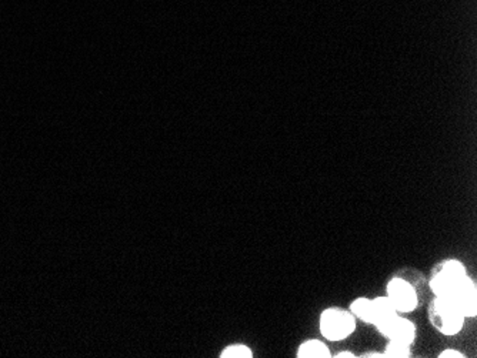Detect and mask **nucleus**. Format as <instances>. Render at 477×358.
Here are the masks:
<instances>
[{"instance_id":"6e6552de","label":"nucleus","mask_w":477,"mask_h":358,"mask_svg":"<svg viewBox=\"0 0 477 358\" xmlns=\"http://www.w3.org/2000/svg\"><path fill=\"white\" fill-rule=\"evenodd\" d=\"M297 357L299 358H329L332 355L326 344H323L319 339H309V341H304L299 347Z\"/></svg>"},{"instance_id":"f03ea898","label":"nucleus","mask_w":477,"mask_h":358,"mask_svg":"<svg viewBox=\"0 0 477 358\" xmlns=\"http://www.w3.org/2000/svg\"><path fill=\"white\" fill-rule=\"evenodd\" d=\"M356 328L354 315L342 308H327L320 317V331L332 341H339L349 337Z\"/></svg>"},{"instance_id":"9d476101","label":"nucleus","mask_w":477,"mask_h":358,"mask_svg":"<svg viewBox=\"0 0 477 358\" xmlns=\"http://www.w3.org/2000/svg\"><path fill=\"white\" fill-rule=\"evenodd\" d=\"M222 358H252L253 352L249 347L243 344H235L227 348H225L220 354Z\"/></svg>"},{"instance_id":"20e7f679","label":"nucleus","mask_w":477,"mask_h":358,"mask_svg":"<svg viewBox=\"0 0 477 358\" xmlns=\"http://www.w3.org/2000/svg\"><path fill=\"white\" fill-rule=\"evenodd\" d=\"M387 298L397 311L409 312L417 307V294L404 278L396 277L387 284Z\"/></svg>"},{"instance_id":"9b49d317","label":"nucleus","mask_w":477,"mask_h":358,"mask_svg":"<svg viewBox=\"0 0 477 358\" xmlns=\"http://www.w3.org/2000/svg\"><path fill=\"white\" fill-rule=\"evenodd\" d=\"M384 355L390 357V358H407V357H410V345L396 342V341H390V344L386 348Z\"/></svg>"},{"instance_id":"39448f33","label":"nucleus","mask_w":477,"mask_h":358,"mask_svg":"<svg viewBox=\"0 0 477 358\" xmlns=\"http://www.w3.org/2000/svg\"><path fill=\"white\" fill-rule=\"evenodd\" d=\"M451 298L464 317H474L477 312V291L474 281L467 275L460 285L454 290V293L447 297Z\"/></svg>"},{"instance_id":"1a4fd4ad","label":"nucleus","mask_w":477,"mask_h":358,"mask_svg":"<svg viewBox=\"0 0 477 358\" xmlns=\"http://www.w3.org/2000/svg\"><path fill=\"white\" fill-rule=\"evenodd\" d=\"M350 311L353 315L359 317L360 320L369 322L370 320V311H371V300L369 298H357L352 302Z\"/></svg>"},{"instance_id":"423d86ee","label":"nucleus","mask_w":477,"mask_h":358,"mask_svg":"<svg viewBox=\"0 0 477 358\" xmlns=\"http://www.w3.org/2000/svg\"><path fill=\"white\" fill-rule=\"evenodd\" d=\"M380 332L386 335L390 341L410 345L416 337V327L411 321L396 315L393 320L387 322L386 327L380 330Z\"/></svg>"},{"instance_id":"0eeeda50","label":"nucleus","mask_w":477,"mask_h":358,"mask_svg":"<svg viewBox=\"0 0 477 358\" xmlns=\"http://www.w3.org/2000/svg\"><path fill=\"white\" fill-rule=\"evenodd\" d=\"M397 315V310L393 307L387 297H379L371 300V311L369 322L373 324L379 331L387 325L390 320Z\"/></svg>"},{"instance_id":"f257e3e1","label":"nucleus","mask_w":477,"mask_h":358,"mask_svg":"<svg viewBox=\"0 0 477 358\" xmlns=\"http://www.w3.org/2000/svg\"><path fill=\"white\" fill-rule=\"evenodd\" d=\"M431 324L446 335H454L463 328L464 314L451 298L436 297L429 307Z\"/></svg>"},{"instance_id":"ddd939ff","label":"nucleus","mask_w":477,"mask_h":358,"mask_svg":"<svg viewBox=\"0 0 477 358\" xmlns=\"http://www.w3.org/2000/svg\"><path fill=\"white\" fill-rule=\"evenodd\" d=\"M337 358H354V354L353 352H349V351H342L336 355Z\"/></svg>"},{"instance_id":"f8f14e48","label":"nucleus","mask_w":477,"mask_h":358,"mask_svg":"<svg viewBox=\"0 0 477 358\" xmlns=\"http://www.w3.org/2000/svg\"><path fill=\"white\" fill-rule=\"evenodd\" d=\"M440 358H463L464 355L457 349H444L438 355Z\"/></svg>"},{"instance_id":"7ed1b4c3","label":"nucleus","mask_w":477,"mask_h":358,"mask_svg":"<svg viewBox=\"0 0 477 358\" xmlns=\"http://www.w3.org/2000/svg\"><path fill=\"white\" fill-rule=\"evenodd\" d=\"M466 277L464 265L457 260H448L430 280L431 291L436 297H450Z\"/></svg>"}]
</instances>
